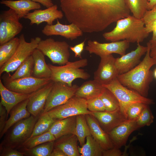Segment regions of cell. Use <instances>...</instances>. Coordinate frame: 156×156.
<instances>
[{"mask_svg":"<svg viewBox=\"0 0 156 156\" xmlns=\"http://www.w3.org/2000/svg\"><path fill=\"white\" fill-rule=\"evenodd\" d=\"M65 2L73 21L93 32L102 31L130 12L125 0H65Z\"/></svg>","mask_w":156,"mask_h":156,"instance_id":"6da1fadb","label":"cell"},{"mask_svg":"<svg viewBox=\"0 0 156 156\" xmlns=\"http://www.w3.org/2000/svg\"><path fill=\"white\" fill-rule=\"evenodd\" d=\"M147 50L143 60L133 69L125 73L119 74L117 78L124 86L134 90L147 97L149 85L153 81V72L151 68L155 63L150 54V43H147Z\"/></svg>","mask_w":156,"mask_h":156,"instance_id":"7a4b0ae2","label":"cell"},{"mask_svg":"<svg viewBox=\"0 0 156 156\" xmlns=\"http://www.w3.org/2000/svg\"><path fill=\"white\" fill-rule=\"evenodd\" d=\"M142 19L129 15L117 21L112 31L104 33L103 36L111 42L126 40L129 43H140L149 35Z\"/></svg>","mask_w":156,"mask_h":156,"instance_id":"3957f363","label":"cell"},{"mask_svg":"<svg viewBox=\"0 0 156 156\" xmlns=\"http://www.w3.org/2000/svg\"><path fill=\"white\" fill-rule=\"evenodd\" d=\"M88 64V60L86 58L74 62L68 61L65 65L59 66L48 64L51 71V80L64 83L70 86L73 85L72 82L76 79L86 80L90 77L89 74L80 68Z\"/></svg>","mask_w":156,"mask_h":156,"instance_id":"277c9868","label":"cell"},{"mask_svg":"<svg viewBox=\"0 0 156 156\" xmlns=\"http://www.w3.org/2000/svg\"><path fill=\"white\" fill-rule=\"evenodd\" d=\"M40 115L35 116L31 115L14 124L5 136L0 147L18 149L31 137Z\"/></svg>","mask_w":156,"mask_h":156,"instance_id":"5b68a950","label":"cell"},{"mask_svg":"<svg viewBox=\"0 0 156 156\" xmlns=\"http://www.w3.org/2000/svg\"><path fill=\"white\" fill-rule=\"evenodd\" d=\"M103 85L112 92L117 98L119 103L120 110L126 118L127 109L132 104L141 102L150 105L154 103L152 99L144 96L136 91L130 90L123 85L117 78L109 83Z\"/></svg>","mask_w":156,"mask_h":156,"instance_id":"8992f818","label":"cell"},{"mask_svg":"<svg viewBox=\"0 0 156 156\" xmlns=\"http://www.w3.org/2000/svg\"><path fill=\"white\" fill-rule=\"evenodd\" d=\"M19 38L20 43L14 54L0 68V76L4 72L9 73L16 70L25 60L32 55L41 40L40 38L36 37L31 38L30 42H27L26 41L23 34L20 36Z\"/></svg>","mask_w":156,"mask_h":156,"instance_id":"52a82bcc","label":"cell"},{"mask_svg":"<svg viewBox=\"0 0 156 156\" xmlns=\"http://www.w3.org/2000/svg\"><path fill=\"white\" fill-rule=\"evenodd\" d=\"M70 46L65 41H55L51 38L42 40L37 49L47 56L53 64L61 66L69 61Z\"/></svg>","mask_w":156,"mask_h":156,"instance_id":"ba28073f","label":"cell"},{"mask_svg":"<svg viewBox=\"0 0 156 156\" xmlns=\"http://www.w3.org/2000/svg\"><path fill=\"white\" fill-rule=\"evenodd\" d=\"M3 83L8 89L13 91L30 94L41 88L52 81L51 78L40 79L33 76L11 79L5 74L1 77Z\"/></svg>","mask_w":156,"mask_h":156,"instance_id":"9c48e42d","label":"cell"},{"mask_svg":"<svg viewBox=\"0 0 156 156\" xmlns=\"http://www.w3.org/2000/svg\"><path fill=\"white\" fill-rule=\"evenodd\" d=\"M45 113L57 120L80 114L91 115L92 112L87 108L86 100L75 95L64 104Z\"/></svg>","mask_w":156,"mask_h":156,"instance_id":"30bf717a","label":"cell"},{"mask_svg":"<svg viewBox=\"0 0 156 156\" xmlns=\"http://www.w3.org/2000/svg\"><path fill=\"white\" fill-rule=\"evenodd\" d=\"M20 18L12 9L2 11L0 14V45L15 37L22 31L23 25Z\"/></svg>","mask_w":156,"mask_h":156,"instance_id":"8fae6325","label":"cell"},{"mask_svg":"<svg viewBox=\"0 0 156 156\" xmlns=\"http://www.w3.org/2000/svg\"><path fill=\"white\" fill-rule=\"evenodd\" d=\"M79 86L74 84L70 86L61 82H54L42 113L62 105L75 95Z\"/></svg>","mask_w":156,"mask_h":156,"instance_id":"7c38bea8","label":"cell"},{"mask_svg":"<svg viewBox=\"0 0 156 156\" xmlns=\"http://www.w3.org/2000/svg\"><path fill=\"white\" fill-rule=\"evenodd\" d=\"M129 43L126 40L107 43H101L97 41L89 40L85 50L90 54L94 53L100 57L116 53L122 56L129 46Z\"/></svg>","mask_w":156,"mask_h":156,"instance_id":"4fadbf2b","label":"cell"},{"mask_svg":"<svg viewBox=\"0 0 156 156\" xmlns=\"http://www.w3.org/2000/svg\"><path fill=\"white\" fill-rule=\"evenodd\" d=\"M100 57L98 68L94 73V79L102 85H107L119 75L115 64L116 58L112 54Z\"/></svg>","mask_w":156,"mask_h":156,"instance_id":"5bb4252c","label":"cell"},{"mask_svg":"<svg viewBox=\"0 0 156 156\" xmlns=\"http://www.w3.org/2000/svg\"><path fill=\"white\" fill-rule=\"evenodd\" d=\"M147 47L137 43V48L120 57L115 58V64L119 74L127 73L137 66L140 62L142 57L146 54Z\"/></svg>","mask_w":156,"mask_h":156,"instance_id":"9a60e30c","label":"cell"},{"mask_svg":"<svg viewBox=\"0 0 156 156\" xmlns=\"http://www.w3.org/2000/svg\"><path fill=\"white\" fill-rule=\"evenodd\" d=\"M54 81L50 83L36 91L30 94L27 109L31 115H40L43 112L49 94Z\"/></svg>","mask_w":156,"mask_h":156,"instance_id":"2e32d148","label":"cell"},{"mask_svg":"<svg viewBox=\"0 0 156 156\" xmlns=\"http://www.w3.org/2000/svg\"><path fill=\"white\" fill-rule=\"evenodd\" d=\"M136 120H126L107 133L114 147L120 149L126 144L131 134L139 128Z\"/></svg>","mask_w":156,"mask_h":156,"instance_id":"e0dca14e","label":"cell"},{"mask_svg":"<svg viewBox=\"0 0 156 156\" xmlns=\"http://www.w3.org/2000/svg\"><path fill=\"white\" fill-rule=\"evenodd\" d=\"M63 16L62 12L58 10L57 5H54L45 9L34 10L27 14L24 18L30 21L31 25L34 24L38 25L43 22L46 23L47 25H52L54 21L62 19Z\"/></svg>","mask_w":156,"mask_h":156,"instance_id":"ac0fdd59","label":"cell"},{"mask_svg":"<svg viewBox=\"0 0 156 156\" xmlns=\"http://www.w3.org/2000/svg\"><path fill=\"white\" fill-rule=\"evenodd\" d=\"M42 33L47 36L59 35L72 40L82 36L83 31L76 25L73 23L64 25L58 19L55 25L47 24L42 30Z\"/></svg>","mask_w":156,"mask_h":156,"instance_id":"d6986e66","label":"cell"},{"mask_svg":"<svg viewBox=\"0 0 156 156\" xmlns=\"http://www.w3.org/2000/svg\"><path fill=\"white\" fill-rule=\"evenodd\" d=\"M91 115L96 118L101 128L107 133L127 120L120 108L113 111L92 112Z\"/></svg>","mask_w":156,"mask_h":156,"instance_id":"ffe728a7","label":"cell"},{"mask_svg":"<svg viewBox=\"0 0 156 156\" xmlns=\"http://www.w3.org/2000/svg\"><path fill=\"white\" fill-rule=\"evenodd\" d=\"M91 135L104 150L114 147L113 144L107 133L101 128L98 122L92 115H85Z\"/></svg>","mask_w":156,"mask_h":156,"instance_id":"44dd1931","label":"cell"},{"mask_svg":"<svg viewBox=\"0 0 156 156\" xmlns=\"http://www.w3.org/2000/svg\"><path fill=\"white\" fill-rule=\"evenodd\" d=\"M0 103L5 108L8 115L11 109L21 102L28 99L30 94L16 92L6 88L0 79Z\"/></svg>","mask_w":156,"mask_h":156,"instance_id":"7402d4cb","label":"cell"},{"mask_svg":"<svg viewBox=\"0 0 156 156\" xmlns=\"http://www.w3.org/2000/svg\"><path fill=\"white\" fill-rule=\"evenodd\" d=\"M76 116L57 119L51 125L48 131L56 139L65 135L75 134Z\"/></svg>","mask_w":156,"mask_h":156,"instance_id":"603a6c76","label":"cell"},{"mask_svg":"<svg viewBox=\"0 0 156 156\" xmlns=\"http://www.w3.org/2000/svg\"><path fill=\"white\" fill-rule=\"evenodd\" d=\"M28 101L27 99L21 102L10 111V117L7 120L3 131L0 133V139L14 124L22 119L29 117L31 115L27 109Z\"/></svg>","mask_w":156,"mask_h":156,"instance_id":"cb8c5ba5","label":"cell"},{"mask_svg":"<svg viewBox=\"0 0 156 156\" xmlns=\"http://www.w3.org/2000/svg\"><path fill=\"white\" fill-rule=\"evenodd\" d=\"M0 3L13 10L20 18H24L31 10L41 8L40 3L31 0H2Z\"/></svg>","mask_w":156,"mask_h":156,"instance_id":"d4e9b609","label":"cell"},{"mask_svg":"<svg viewBox=\"0 0 156 156\" xmlns=\"http://www.w3.org/2000/svg\"><path fill=\"white\" fill-rule=\"evenodd\" d=\"M78 141L75 134L64 135L54 141V147L62 151L66 156H81L78 149Z\"/></svg>","mask_w":156,"mask_h":156,"instance_id":"484cf974","label":"cell"},{"mask_svg":"<svg viewBox=\"0 0 156 156\" xmlns=\"http://www.w3.org/2000/svg\"><path fill=\"white\" fill-rule=\"evenodd\" d=\"M105 88L94 79L86 81L79 87L75 96L86 100L100 97Z\"/></svg>","mask_w":156,"mask_h":156,"instance_id":"4316f807","label":"cell"},{"mask_svg":"<svg viewBox=\"0 0 156 156\" xmlns=\"http://www.w3.org/2000/svg\"><path fill=\"white\" fill-rule=\"evenodd\" d=\"M32 55L34 60L32 76L40 79L51 78V71L46 62L45 55L36 49L33 52Z\"/></svg>","mask_w":156,"mask_h":156,"instance_id":"83f0119b","label":"cell"},{"mask_svg":"<svg viewBox=\"0 0 156 156\" xmlns=\"http://www.w3.org/2000/svg\"><path fill=\"white\" fill-rule=\"evenodd\" d=\"M81 156H103L104 150L92 135L86 138V142L82 146H78Z\"/></svg>","mask_w":156,"mask_h":156,"instance_id":"f1b7e54d","label":"cell"},{"mask_svg":"<svg viewBox=\"0 0 156 156\" xmlns=\"http://www.w3.org/2000/svg\"><path fill=\"white\" fill-rule=\"evenodd\" d=\"M19 43V38L15 37L0 45V68L12 57L18 48Z\"/></svg>","mask_w":156,"mask_h":156,"instance_id":"f546056e","label":"cell"},{"mask_svg":"<svg viewBox=\"0 0 156 156\" xmlns=\"http://www.w3.org/2000/svg\"><path fill=\"white\" fill-rule=\"evenodd\" d=\"M76 120L75 135L78 138L80 146H82L85 143L86 138L88 136L91 135V134L85 115H77Z\"/></svg>","mask_w":156,"mask_h":156,"instance_id":"4dcf8cb0","label":"cell"},{"mask_svg":"<svg viewBox=\"0 0 156 156\" xmlns=\"http://www.w3.org/2000/svg\"><path fill=\"white\" fill-rule=\"evenodd\" d=\"M34 60L32 55L25 60L16 70L12 75L6 73L11 79H15L32 76Z\"/></svg>","mask_w":156,"mask_h":156,"instance_id":"1f68e13d","label":"cell"},{"mask_svg":"<svg viewBox=\"0 0 156 156\" xmlns=\"http://www.w3.org/2000/svg\"><path fill=\"white\" fill-rule=\"evenodd\" d=\"M56 120L47 113L41 114L35 125L30 137L40 135L48 131Z\"/></svg>","mask_w":156,"mask_h":156,"instance_id":"d6a6232c","label":"cell"},{"mask_svg":"<svg viewBox=\"0 0 156 156\" xmlns=\"http://www.w3.org/2000/svg\"><path fill=\"white\" fill-rule=\"evenodd\" d=\"M54 141L45 142L29 149H20L19 151L23 153L24 155L50 156L54 148Z\"/></svg>","mask_w":156,"mask_h":156,"instance_id":"836d02e7","label":"cell"},{"mask_svg":"<svg viewBox=\"0 0 156 156\" xmlns=\"http://www.w3.org/2000/svg\"><path fill=\"white\" fill-rule=\"evenodd\" d=\"M128 8L136 18L142 19L148 10L149 0H125Z\"/></svg>","mask_w":156,"mask_h":156,"instance_id":"e575fe53","label":"cell"},{"mask_svg":"<svg viewBox=\"0 0 156 156\" xmlns=\"http://www.w3.org/2000/svg\"><path fill=\"white\" fill-rule=\"evenodd\" d=\"M56 139L49 131L30 137L18 149H27L32 148L43 143L54 141Z\"/></svg>","mask_w":156,"mask_h":156,"instance_id":"d590c367","label":"cell"},{"mask_svg":"<svg viewBox=\"0 0 156 156\" xmlns=\"http://www.w3.org/2000/svg\"><path fill=\"white\" fill-rule=\"evenodd\" d=\"M103 101L105 111H113L120 108V104L117 98L110 90L105 88L100 96Z\"/></svg>","mask_w":156,"mask_h":156,"instance_id":"8d00e7d4","label":"cell"},{"mask_svg":"<svg viewBox=\"0 0 156 156\" xmlns=\"http://www.w3.org/2000/svg\"><path fill=\"white\" fill-rule=\"evenodd\" d=\"M149 105H146L136 120L139 128L145 126H149L153 122L154 117Z\"/></svg>","mask_w":156,"mask_h":156,"instance_id":"74e56055","label":"cell"},{"mask_svg":"<svg viewBox=\"0 0 156 156\" xmlns=\"http://www.w3.org/2000/svg\"><path fill=\"white\" fill-rule=\"evenodd\" d=\"M147 105L141 102L135 103L131 104L127 110V120H136Z\"/></svg>","mask_w":156,"mask_h":156,"instance_id":"f35d334b","label":"cell"},{"mask_svg":"<svg viewBox=\"0 0 156 156\" xmlns=\"http://www.w3.org/2000/svg\"><path fill=\"white\" fill-rule=\"evenodd\" d=\"M87 108L92 112L105 111L104 103L100 97L86 100Z\"/></svg>","mask_w":156,"mask_h":156,"instance_id":"ab89813d","label":"cell"},{"mask_svg":"<svg viewBox=\"0 0 156 156\" xmlns=\"http://www.w3.org/2000/svg\"><path fill=\"white\" fill-rule=\"evenodd\" d=\"M0 156H23V153L11 148L0 147Z\"/></svg>","mask_w":156,"mask_h":156,"instance_id":"60d3db41","label":"cell"},{"mask_svg":"<svg viewBox=\"0 0 156 156\" xmlns=\"http://www.w3.org/2000/svg\"><path fill=\"white\" fill-rule=\"evenodd\" d=\"M7 111L5 107L0 103V133L5 126L8 118Z\"/></svg>","mask_w":156,"mask_h":156,"instance_id":"b9f144b4","label":"cell"},{"mask_svg":"<svg viewBox=\"0 0 156 156\" xmlns=\"http://www.w3.org/2000/svg\"><path fill=\"white\" fill-rule=\"evenodd\" d=\"M156 18V5L152 9L148 10L143 18H142L145 25H146Z\"/></svg>","mask_w":156,"mask_h":156,"instance_id":"7bdbcfd3","label":"cell"},{"mask_svg":"<svg viewBox=\"0 0 156 156\" xmlns=\"http://www.w3.org/2000/svg\"><path fill=\"white\" fill-rule=\"evenodd\" d=\"M86 41V39L81 43L73 47L70 46V49L74 53L75 57L82 58L81 54L84 49Z\"/></svg>","mask_w":156,"mask_h":156,"instance_id":"ee69618b","label":"cell"},{"mask_svg":"<svg viewBox=\"0 0 156 156\" xmlns=\"http://www.w3.org/2000/svg\"><path fill=\"white\" fill-rule=\"evenodd\" d=\"M122 155V153L119 148L114 147L107 150H104L103 156H121Z\"/></svg>","mask_w":156,"mask_h":156,"instance_id":"f6af8a7d","label":"cell"},{"mask_svg":"<svg viewBox=\"0 0 156 156\" xmlns=\"http://www.w3.org/2000/svg\"><path fill=\"white\" fill-rule=\"evenodd\" d=\"M149 42L150 43V56L153 60L156 66V40H150Z\"/></svg>","mask_w":156,"mask_h":156,"instance_id":"bcb514c9","label":"cell"},{"mask_svg":"<svg viewBox=\"0 0 156 156\" xmlns=\"http://www.w3.org/2000/svg\"><path fill=\"white\" fill-rule=\"evenodd\" d=\"M146 31L149 33L156 30V18L145 25Z\"/></svg>","mask_w":156,"mask_h":156,"instance_id":"7dc6e473","label":"cell"},{"mask_svg":"<svg viewBox=\"0 0 156 156\" xmlns=\"http://www.w3.org/2000/svg\"><path fill=\"white\" fill-rule=\"evenodd\" d=\"M41 4L46 8H48L53 6V4L51 0H31Z\"/></svg>","mask_w":156,"mask_h":156,"instance_id":"c3c4849f","label":"cell"},{"mask_svg":"<svg viewBox=\"0 0 156 156\" xmlns=\"http://www.w3.org/2000/svg\"><path fill=\"white\" fill-rule=\"evenodd\" d=\"M50 156H66L64 153L59 149L54 147Z\"/></svg>","mask_w":156,"mask_h":156,"instance_id":"681fc988","label":"cell"},{"mask_svg":"<svg viewBox=\"0 0 156 156\" xmlns=\"http://www.w3.org/2000/svg\"><path fill=\"white\" fill-rule=\"evenodd\" d=\"M156 5V0H149L148 3V10L152 9Z\"/></svg>","mask_w":156,"mask_h":156,"instance_id":"f907efd6","label":"cell"},{"mask_svg":"<svg viewBox=\"0 0 156 156\" xmlns=\"http://www.w3.org/2000/svg\"><path fill=\"white\" fill-rule=\"evenodd\" d=\"M153 33L152 38L151 40L152 41L156 40V30L153 31Z\"/></svg>","mask_w":156,"mask_h":156,"instance_id":"816d5d0a","label":"cell"},{"mask_svg":"<svg viewBox=\"0 0 156 156\" xmlns=\"http://www.w3.org/2000/svg\"><path fill=\"white\" fill-rule=\"evenodd\" d=\"M153 75L154 77L156 79V68L155 69L153 72Z\"/></svg>","mask_w":156,"mask_h":156,"instance_id":"f5cc1de1","label":"cell"}]
</instances>
